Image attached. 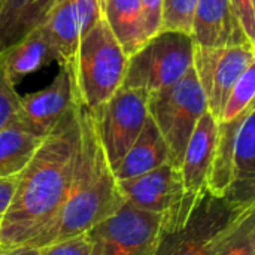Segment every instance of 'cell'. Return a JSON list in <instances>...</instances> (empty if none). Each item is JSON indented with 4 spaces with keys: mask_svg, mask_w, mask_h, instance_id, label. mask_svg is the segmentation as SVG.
Returning <instances> with one entry per match:
<instances>
[{
    "mask_svg": "<svg viewBox=\"0 0 255 255\" xmlns=\"http://www.w3.org/2000/svg\"><path fill=\"white\" fill-rule=\"evenodd\" d=\"M79 151L81 130L75 103L16 176L10 206L0 223L1 251L28 244L58 217L75 181Z\"/></svg>",
    "mask_w": 255,
    "mask_h": 255,
    "instance_id": "1",
    "label": "cell"
},
{
    "mask_svg": "<svg viewBox=\"0 0 255 255\" xmlns=\"http://www.w3.org/2000/svg\"><path fill=\"white\" fill-rule=\"evenodd\" d=\"M78 105V103H76ZM81 151L75 181L58 217L22 247L39 248L87 233L111 217L123 203L117 179L87 108L78 105Z\"/></svg>",
    "mask_w": 255,
    "mask_h": 255,
    "instance_id": "2",
    "label": "cell"
},
{
    "mask_svg": "<svg viewBox=\"0 0 255 255\" xmlns=\"http://www.w3.org/2000/svg\"><path fill=\"white\" fill-rule=\"evenodd\" d=\"M254 206H241L206 187L163 214L155 255H218Z\"/></svg>",
    "mask_w": 255,
    "mask_h": 255,
    "instance_id": "3",
    "label": "cell"
},
{
    "mask_svg": "<svg viewBox=\"0 0 255 255\" xmlns=\"http://www.w3.org/2000/svg\"><path fill=\"white\" fill-rule=\"evenodd\" d=\"M127 55L100 18L79 39L70 70L75 102L88 111L106 102L123 87Z\"/></svg>",
    "mask_w": 255,
    "mask_h": 255,
    "instance_id": "4",
    "label": "cell"
},
{
    "mask_svg": "<svg viewBox=\"0 0 255 255\" xmlns=\"http://www.w3.org/2000/svg\"><path fill=\"white\" fill-rule=\"evenodd\" d=\"M193 58L191 34L161 30L128 55L123 87L139 88L148 94L167 88L190 72Z\"/></svg>",
    "mask_w": 255,
    "mask_h": 255,
    "instance_id": "5",
    "label": "cell"
},
{
    "mask_svg": "<svg viewBox=\"0 0 255 255\" xmlns=\"http://www.w3.org/2000/svg\"><path fill=\"white\" fill-rule=\"evenodd\" d=\"M205 112L208 102L193 67L173 85L148 96V115L161 133L175 167L181 169L190 136Z\"/></svg>",
    "mask_w": 255,
    "mask_h": 255,
    "instance_id": "6",
    "label": "cell"
},
{
    "mask_svg": "<svg viewBox=\"0 0 255 255\" xmlns=\"http://www.w3.org/2000/svg\"><path fill=\"white\" fill-rule=\"evenodd\" d=\"M163 215L124 203L87 232L91 255H155Z\"/></svg>",
    "mask_w": 255,
    "mask_h": 255,
    "instance_id": "7",
    "label": "cell"
},
{
    "mask_svg": "<svg viewBox=\"0 0 255 255\" xmlns=\"http://www.w3.org/2000/svg\"><path fill=\"white\" fill-rule=\"evenodd\" d=\"M148 93L121 87L90 111L94 128L114 170L140 134L148 120Z\"/></svg>",
    "mask_w": 255,
    "mask_h": 255,
    "instance_id": "8",
    "label": "cell"
},
{
    "mask_svg": "<svg viewBox=\"0 0 255 255\" xmlns=\"http://www.w3.org/2000/svg\"><path fill=\"white\" fill-rule=\"evenodd\" d=\"M255 63V45L200 46L194 43L193 69L208 102V111L220 121L227 97L242 76Z\"/></svg>",
    "mask_w": 255,
    "mask_h": 255,
    "instance_id": "9",
    "label": "cell"
},
{
    "mask_svg": "<svg viewBox=\"0 0 255 255\" xmlns=\"http://www.w3.org/2000/svg\"><path fill=\"white\" fill-rule=\"evenodd\" d=\"M121 197L134 208L152 214H167L185 197L181 170L170 161L143 175L117 181Z\"/></svg>",
    "mask_w": 255,
    "mask_h": 255,
    "instance_id": "10",
    "label": "cell"
},
{
    "mask_svg": "<svg viewBox=\"0 0 255 255\" xmlns=\"http://www.w3.org/2000/svg\"><path fill=\"white\" fill-rule=\"evenodd\" d=\"M75 103L70 70L58 63V72L49 85L21 97L16 123L39 136H46Z\"/></svg>",
    "mask_w": 255,
    "mask_h": 255,
    "instance_id": "11",
    "label": "cell"
},
{
    "mask_svg": "<svg viewBox=\"0 0 255 255\" xmlns=\"http://www.w3.org/2000/svg\"><path fill=\"white\" fill-rule=\"evenodd\" d=\"M191 37L200 46L255 45L247 36L232 0H199Z\"/></svg>",
    "mask_w": 255,
    "mask_h": 255,
    "instance_id": "12",
    "label": "cell"
},
{
    "mask_svg": "<svg viewBox=\"0 0 255 255\" xmlns=\"http://www.w3.org/2000/svg\"><path fill=\"white\" fill-rule=\"evenodd\" d=\"M217 130L218 121L208 111L202 115L190 136L179 169L187 194L197 196L206 187L214 158Z\"/></svg>",
    "mask_w": 255,
    "mask_h": 255,
    "instance_id": "13",
    "label": "cell"
},
{
    "mask_svg": "<svg viewBox=\"0 0 255 255\" xmlns=\"http://www.w3.org/2000/svg\"><path fill=\"white\" fill-rule=\"evenodd\" d=\"M241 206L255 205V108L250 106L238 130L232 182L224 194Z\"/></svg>",
    "mask_w": 255,
    "mask_h": 255,
    "instance_id": "14",
    "label": "cell"
},
{
    "mask_svg": "<svg viewBox=\"0 0 255 255\" xmlns=\"http://www.w3.org/2000/svg\"><path fill=\"white\" fill-rule=\"evenodd\" d=\"M0 58L10 82L15 87L25 76L40 70L52 61L58 63V54L42 25L28 31L16 43L1 52Z\"/></svg>",
    "mask_w": 255,
    "mask_h": 255,
    "instance_id": "15",
    "label": "cell"
},
{
    "mask_svg": "<svg viewBox=\"0 0 255 255\" xmlns=\"http://www.w3.org/2000/svg\"><path fill=\"white\" fill-rule=\"evenodd\" d=\"M167 161V145L154 121L148 117L136 142L112 172L117 181H123L151 172Z\"/></svg>",
    "mask_w": 255,
    "mask_h": 255,
    "instance_id": "16",
    "label": "cell"
},
{
    "mask_svg": "<svg viewBox=\"0 0 255 255\" xmlns=\"http://www.w3.org/2000/svg\"><path fill=\"white\" fill-rule=\"evenodd\" d=\"M102 18L127 57L146 42L140 0H102Z\"/></svg>",
    "mask_w": 255,
    "mask_h": 255,
    "instance_id": "17",
    "label": "cell"
},
{
    "mask_svg": "<svg viewBox=\"0 0 255 255\" xmlns=\"http://www.w3.org/2000/svg\"><path fill=\"white\" fill-rule=\"evenodd\" d=\"M54 0H0V54L42 24Z\"/></svg>",
    "mask_w": 255,
    "mask_h": 255,
    "instance_id": "18",
    "label": "cell"
},
{
    "mask_svg": "<svg viewBox=\"0 0 255 255\" xmlns=\"http://www.w3.org/2000/svg\"><path fill=\"white\" fill-rule=\"evenodd\" d=\"M40 25L58 54V63L66 64L67 69L72 70L81 39L72 0H54Z\"/></svg>",
    "mask_w": 255,
    "mask_h": 255,
    "instance_id": "19",
    "label": "cell"
},
{
    "mask_svg": "<svg viewBox=\"0 0 255 255\" xmlns=\"http://www.w3.org/2000/svg\"><path fill=\"white\" fill-rule=\"evenodd\" d=\"M247 112V111H245ZM245 112L230 121H220L217 130V140L214 149V158L206 182V188L220 197H224L233 173V157L238 130L242 124Z\"/></svg>",
    "mask_w": 255,
    "mask_h": 255,
    "instance_id": "20",
    "label": "cell"
},
{
    "mask_svg": "<svg viewBox=\"0 0 255 255\" xmlns=\"http://www.w3.org/2000/svg\"><path fill=\"white\" fill-rule=\"evenodd\" d=\"M43 137L18 123L0 130V176L16 178L34 155Z\"/></svg>",
    "mask_w": 255,
    "mask_h": 255,
    "instance_id": "21",
    "label": "cell"
},
{
    "mask_svg": "<svg viewBox=\"0 0 255 255\" xmlns=\"http://www.w3.org/2000/svg\"><path fill=\"white\" fill-rule=\"evenodd\" d=\"M255 94V63L251 64L242 76L238 79L235 87L232 88L227 102L223 108L220 121H230L241 114H244L250 106L254 105ZM218 121V123H220Z\"/></svg>",
    "mask_w": 255,
    "mask_h": 255,
    "instance_id": "22",
    "label": "cell"
},
{
    "mask_svg": "<svg viewBox=\"0 0 255 255\" xmlns=\"http://www.w3.org/2000/svg\"><path fill=\"white\" fill-rule=\"evenodd\" d=\"M199 0H164L161 30H176L191 34Z\"/></svg>",
    "mask_w": 255,
    "mask_h": 255,
    "instance_id": "23",
    "label": "cell"
},
{
    "mask_svg": "<svg viewBox=\"0 0 255 255\" xmlns=\"http://www.w3.org/2000/svg\"><path fill=\"white\" fill-rule=\"evenodd\" d=\"M21 97L10 82L3 61L0 58V130L12 126L18 120Z\"/></svg>",
    "mask_w": 255,
    "mask_h": 255,
    "instance_id": "24",
    "label": "cell"
},
{
    "mask_svg": "<svg viewBox=\"0 0 255 255\" xmlns=\"http://www.w3.org/2000/svg\"><path fill=\"white\" fill-rule=\"evenodd\" d=\"M218 255H255V218L250 212Z\"/></svg>",
    "mask_w": 255,
    "mask_h": 255,
    "instance_id": "25",
    "label": "cell"
},
{
    "mask_svg": "<svg viewBox=\"0 0 255 255\" xmlns=\"http://www.w3.org/2000/svg\"><path fill=\"white\" fill-rule=\"evenodd\" d=\"M37 251L40 255H91V245L87 233H84L39 247Z\"/></svg>",
    "mask_w": 255,
    "mask_h": 255,
    "instance_id": "26",
    "label": "cell"
},
{
    "mask_svg": "<svg viewBox=\"0 0 255 255\" xmlns=\"http://www.w3.org/2000/svg\"><path fill=\"white\" fill-rule=\"evenodd\" d=\"M81 36L102 18V0H72Z\"/></svg>",
    "mask_w": 255,
    "mask_h": 255,
    "instance_id": "27",
    "label": "cell"
},
{
    "mask_svg": "<svg viewBox=\"0 0 255 255\" xmlns=\"http://www.w3.org/2000/svg\"><path fill=\"white\" fill-rule=\"evenodd\" d=\"M143 27L146 39L155 36L163 27V7L164 0H140Z\"/></svg>",
    "mask_w": 255,
    "mask_h": 255,
    "instance_id": "28",
    "label": "cell"
},
{
    "mask_svg": "<svg viewBox=\"0 0 255 255\" xmlns=\"http://www.w3.org/2000/svg\"><path fill=\"white\" fill-rule=\"evenodd\" d=\"M235 12L247 33V36L255 43V4L254 0H232Z\"/></svg>",
    "mask_w": 255,
    "mask_h": 255,
    "instance_id": "29",
    "label": "cell"
},
{
    "mask_svg": "<svg viewBox=\"0 0 255 255\" xmlns=\"http://www.w3.org/2000/svg\"><path fill=\"white\" fill-rule=\"evenodd\" d=\"M15 187H16V178L0 176V217H3L7 208L10 206Z\"/></svg>",
    "mask_w": 255,
    "mask_h": 255,
    "instance_id": "30",
    "label": "cell"
},
{
    "mask_svg": "<svg viewBox=\"0 0 255 255\" xmlns=\"http://www.w3.org/2000/svg\"><path fill=\"white\" fill-rule=\"evenodd\" d=\"M0 255H40L37 248L33 247H15L10 250L0 251Z\"/></svg>",
    "mask_w": 255,
    "mask_h": 255,
    "instance_id": "31",
    "label": "cell"
},
{
    "mask_svg": "<svg viewBox=\"0 0 255 255\" xmlns=\"http://www.w3.org/2000/svg\"><path fill=\"white\" fill-rule=\"evenodd\" d=\"M0 223H1V217H0ZM0 251H1V248H0Z\"/></svg>",
    "mask_w": 255,
    "mask_h": 255,
    "instance_id": "32",
    "label": "cell"
}]
</instances>
